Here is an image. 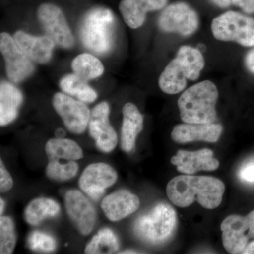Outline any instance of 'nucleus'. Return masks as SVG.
<instances>
[{
	"label": "nucleus",
	"mask_w": 254,
	"mask_h": 254,
	"mask_svg": "<svg viewBox=\"0 0 254 254\" xmlns=\"http://www.w3.org/2000/svg\"><path fill=\"white\" fill-rule=\"evenodd\" d=\"M225 184L214 177L179 175L167 185V195L179 208H187L196 200L204 208L213 210L221 204Z\"/></svg>",
	"instance_id": "nucleus-1"
},
{
	"label": "nucleus",
	"mask_w": 254,
	"mask_h": 254,
	"mask_svg": "<svg viewBox=\"0 0 254 254\" xmlns=\"http://www.w3.org/2000/svg\"><path fill=\"white\" fill-rule=\"evenodd\" d=\"M218 88L213 82L205 80L186 90L178 100L180 117L185 123H213L217 120L215 107Z\"/></svg>",
	"instance_id": "nucleus-2"
},
{
	"label": "nucleus",
	"mask_w": 254,
	"mask_h": 254,
	"mask_svg": "<svg viewBox=\"0 0 254 254\" xmlns=\"http://www.w3.org/2000/svg\"><path fill=\"white\" fill-rule=\"evenodd\" d=\"M203 55L196 48L182 46L176 58L165 67L159 78V86L167 94H177L185 89L187 81H195L204 67Z\"/></svg>",
	"instance_id": "nucleus-3"
},
{
	"label": "nucleus",
	"mask_w": 254,
	"mask_h": 254,
	"mask_svg": "<svg viewBox=\"0 0 254 254\" xmlns=\"http://www.w3.org/2000/svg\"><path fill=\"white\" fill-rule=\"evenodd\" d=\"M115 17L110 10L95 8L88 11L80 26L83 46L98 55L109 53L114 43Z\"/></svg>",
	"instance_id": "nucleus-4"
},
{
	"label": "nucleus",
	"mask_w": 254,
	"mask_h": 254,
	"mask_svg": "<svg viewBox=\"0 0 254 254\" xmlns=\"http://www.w3.org/2000/svg\"><path fill=\"white\" fill-rule=\"evenodd\" d=\"M177 225V215L171 205H155L148 213L136 219L133 231L141 240L150 245H161L172 236Z\"/></svg>",
	"instance_id": "nucleus-5"
},
{
	"label": "nucleus",
	"mask_w": 254,
	"mask_h": 254,
	"mask_svg": "<svg viewBox=\"0 0 254 254\" xmlns=\"http://www.w3.org/2000/svg\"><path fill=\"white\" fill-rule=\"evenodd\" d=\"M211 31L217 40L232 41L245 47L254 46V19L235 11H227L212 21Z\"/></svg>",
	"instance_id": "nucleus-6"
},
{
	"label": "nucleus",
	"mask_w": 254,
	"mask_h": 254,
	"mask_svg": "<svg viewBox=\"0 0 254 254\" xmlns=\"http://www.w3.org/2000/svg\"><path fill=\"white\" fill-rule=\"evenodd\" d=\"M222 245L230 254H243L249 240L254 238V210L247 216L232 215L222 221Z\"/></svg>",
	"instance_id": "nucleus-7"
},
{
	"label": "nucleus",
	"mask_w": 254,
	"mask_h": 254,
	"mask_svg": "<svg viewBox=\"0 0 254 254\" xmlns=\"http://www.w3.org/2000/svg\"><path fill=\"white\" fill-rule=\"evenodd\" d=\"M159 27L168 33H178L182 36L193 34L199 25L198 14L183 2L169 5L158 19Z\"/></svg>",
	"instance_id": "nucleus-8"
},
{
	"label": "nucleus",
	"mask_w": 254,
	"mask_h": 254,
	"mask_svg": "<svg viewBox=\"0 0 254 254\" xmlns=\"http://www.w3.org/2000/svg\"><path fill=\"white\" fill-rule=\"evenodd\" d=\"M38 18L46 36L55 44L68 49L74 45V38L62 10L55 5L43 4L38 10Z\"/></svg>",
	"instance_id": "nucleus-9"
},
{
	"label": "nucleus",
	"mask_w": 254,
	"mask_h": 254,
	"mask_svg": "<svg viewBox=\"0 0 254 254\" xmlns=\"http://www.w3.org/2000/svg\"><path fill=\"white\" fill-rule=\"evenodd\" d=\"M0 50L6 63L8 78L19 83L31 76L35 67L31 59L18 48L14 38L6 33L0 35Z\"/></svg>",
	"instance_id": "nucleus-10"
},
{
	"label": "nucleus",
	"mask_w": 254,
	"mask_h": 254,
	"mask_svg": "<svg viewBox=\"0 0 254 254\" xmlns=\"http://www.w3.org/2000/svg\"><path fill=\"white\" fill-rule=\"evenodd\" d=\"M53 105L70 131L83 133L89 123L91 111L81 100H76L62 93L53 97Z\"/></svg>",
	"instance_id": "nucleus-11"
},
{
	"label": "nucleus",
	"mask_w": 254,
	"mask_h": 254,
	"mask_svg": "<svg viewBox=\"0 0 254 254\" xmlns=\"http://www.w3.org/2000/svg\"><path fill=\"white\" fill-rule=\"evenodd\" d=\"M109 115V105L103 102L92 110L88 123L90 135L98 149L105 153L113 151L118 141L116 132L110 125Z\"/></svg>",
	"instance_id": "nucleus-12"
},
{
	"label": "nucleus",
	"mask_w": 254,
	"mask_h": 254,
	"mask_svg": "<svg viewBox=\"0 0 254 254\" xmlns=\"http://www.w3.org/2000/svg\"><path fill=\"white\" fill-rule=\"evenodd\" d=\"M118 180V174L106 163H93L88 165L79 180L81 190L91 199L98 201L105 190L113 186Z\"/></svg>",
	"instance_id": "nucleus-13"
},
{
	"label": "nucleus",
	"mask_w": 254,
	"mask_h": 254,
	"mask_svg": "<svg viewBox=\"0 0 254 254\" xmlns=\"http://www.w3.org/2000/svg\"><path fill=\"white\" fill-rule=\"evenodd\" d=\"M65 207L69 218L80 233H91L96 222L97 213L91 202L81 191L70 190L64 197Z\"/></svg>",
	"instance_id": "nucleus-14"
},
{
	"label": "nucleus",
	"mask_w": 254,
	"mask_h": 254,
	"mask_svg": "<svg viewBox=\"0 0 254 254\" xmlns=\"http://www.w3.org/2000/svg\"><path fill=\"white\" fill-rule=\"evenodd\" d=\"M171 163L177 170L185 175H193L199 171H215L220 166L218 160L214 158L211 150L201 149L197 151L179 150L171 158Z\"/></svg>",
	"instance_id": "nucleus-15"
},
{
	"label": "nucleus",
	"mask_w": 254,
	"mask_h": 254,
	"mask_svg": "<svg viewBox=\"0 0 254 254\" xmlns=\"http://www.w3.org/2000/svg\"><path fill=\"white\" fill-rule=\"evenodd\" d=\"M222 131L223 127L219 124L184 123L175 127L171 137L177 143L199 141L216 143L221 136Z\"/></svg>",
	"instance_id": "nucleus-16"
},
{
	"label": "nucleus",
	"mask_w": 254,
	"mask_h": 254,
	"mask_svg": "<svg viewBox=\"0 0 254 254\" xmlns=\"http://www.w3.org/2000/svg\"><path fill=\"white\" fill-rule=\"evenodd\" d=\"M140 207V200L129 190H117L107 195L101 203V208L107 218L119 221L135 213Z\"/></svg>",
	"instance_id": "nucleus-17"
},
{
	"label": "nucleus",
	"mask_w": 254,
	"mask_h": 254,
	"mask_svg": "<svg viewBox=\"0 0 254 254\" xmlns=\"http://www.w3.org/2000/svg\"><path fill=\"white\" fill-rule=\"evenodd\" d=\"M14 38L18 48L33 61L44 64L51 59L55 43L49 37H35L18 31Z\"/></svg>",
	"instance_id": "nucleus-18"
},
{
	"label": "nucleus",
	"mask_w": 254,
	"mask_h": 254,
	"mask_svg": "<svg viewBox=\"0 0 254 254\" xmlns=\"http://www.w3.org/2000/svg\"><path fill=\"white\" fill-rule=\"evenodd\" d=\"M168 0H122L120 11L125 23L136 29L144 23L148 11L163 9Z\"/></svg>",
	"instance_id": "nucleus-19"
},
{
	"label": "nucleus",
	"mask_w": 254,
	"mask_h": 254,
	"mask_svg": "<svg viewBox=\"0 0 254 254\" xmlns=\"http://www.w3.org/2000/svg\"><path fill=\"white\" fill-rule=\"evenodd\" d=\"M121 148L129 153L135 148L137 136L143 128V117L133 103H127L123 108Z\"/></svg>",
	"instance_id": "nucleus-20"
},
{
	"label": "nucleus",
	"mask_w": 254,
	"mask_h": 254,
	"mask_svg": "<svg viewBox=\"0 0 254 254\" xmlns=\"http://www.w3.org/2000/svg\"><path fill=\"white\" fill-rule=\"evenodd\" d=\"M23 95L16 87L2 81L0 86V125L5 126L12 123L18 115V108L22 103Z\"/></svg>",
	"instance_id": "nucleus-21"
},
{
	"label": "nucleus",
	"mask_w": 254,
	"mask_h": 254,
	"mask_svg": "<svg viewBox=\"0 0 254 254\" xmlns=\"http://www.w3.org/2000/svg\"><path fill=\"white\" fill-rule=\"evenodd\" d=\"M46 152L49 161H76L83 158V150L77 143L66 138H52L47 142Z\"/></svg>",
	"instance_id": "nucleus-22"
},
{
	"label": "nucleus",
	"mask_w": 254,
	"mask_h": 254,
	"mask_svg": "<svg viewBox=\"0 0 254 254\" xmlns=\"http://www.w3.org/2000/svg\"><path fill=\"white\" fill-rule=\"evenodd\" d=\"M60 211V205L48 198H38L32 200L24 212L25 220L29 225H38L47 218L56 216Z\"/></svg>",
	"instance_id": "nucleus-23"
},
{
	"label": "nucleus",
	"mask_w": 254,
	"mask_h": 254,
	"mask_svg": "<svg viewBox=\"0 0 254 254\" xmlns=\"http://www.w3.org/2000/svg\"><path fill=\"white\" fill-rule=\"evenodd\" d=\"M60 86L64 93L76 97L83 103H93L96 100V92L88 84L86 80L76 73L66 75L62 78Z\"/></svg>",
	"instance_id": "nucleus-24"
},
{
	"label": "nucleus",
	"mask_w": 254,
	"mask_h": 254,
	"mask_svg": "<svg viewBox=\"0 0 254 254\" xmlns=\"http://www.w3.org/2000/svg\"><path fill=\"white\" fill-rule=\"evenodd\" d=\"M71 67L76 74L86 81L99 77L104 72L101 62L88 53L76 57L71 63Z\"/></svg>",
	"instance_id": "nucleus-25"
},
{
	"label": "nucleus",
	"mask_w": 254,
	"mask_h": 254,
	"mask_svg": "<svg viewBox=\"0 0 254 254\" xmlns=\"http://www.w3.org/2000/svg\"><path fill=\"white\" fill-rule=\"evenodd\" d=\"M120 244L118 237L109 228L100 230L87 245L85 253L113 254L118 252Z\"/></svg>",
	"instance_id": "nucleus-26"
},
{
	"label": "nucleus",
	"mask_w": 254,
	"mask_h": 254,
	"mask_svg": "<svg viewBox=\"0 0 254 254\" xmlns=\"http://www.w3.org/2000/svg\"><path fill=\"white\" fill-rule=\"evenodd\" d=\"M78 165L75 161L61 163L60 160H51L47 165L46 175L50 179L56 181H66L76 176Z\"/></svg>",
	"instance_id": "nucleus-27"
},
{
	"label": "nucleus",
	"mask_w": 254,
	"mask_h": 254,
	"mask_svg": "<svg viewBox=\"0 0 254 254\" xmlns=\"http://www.w3.org/2000/svg\"><path fill=\"white\" fill-rule=\"evenodd\" d=\"M16 235L13 220L9 217L0 218V254H10L14 252Z\"/></svg>",
	"instance_id": "nucleus-28"
},
{
	"label": "nucleus",
	"mask_w": 254,
	"mask_h": 254,
	"mask_svg": "<svg viewBox=\"0 0 254 254\" xmlns=\"http://www.w3.org/2000/svg\"><path fill=\"white\" fill-rule=\"evenodd\" d=\"M26 245L32 251L46 253L54 252L57 247L56 241L53 237L40 231L32 232L28 235Z\"/></svg>",
	"instance_id": "nucleus-29"
},
{
	"label": "nucleus",
	"mask_w": 254,
	"mask_h": 254,
	"mask_svg": "<svg viewBox=\"0 0 254 254\" xmlns=\"http://www.w3.org/2000/svg\"><path fill=\"white\" fill-rule=\"evenodd\" d=\"M14 185L12 177L6 170L2 160L0 162V191L1 193L9 191Z\"/></svg>",
	"instance_id": "nucleus-30"
},
{
	"label": "nucleus",
	"mask_w": 254,
	"mask_h": 254,
	"mask_svg": "<svg viewBox=\"0 0 254 254\" xmlns=\"http://www.w3.org/2000/svg\"><path fill=\"white\" fill-rule=\"evenodd\" d=\"M240 177L246 182H254V163L246 165L240 171Z\"/></svg>",
	"instance_id": "nucleus-31"
},
{
	"label": "nucleus",
	"mask_w": 254,
	"mask_h": 254,
	"mask_svg": "<svg viewBox=\"0 0 254 254\" xmlns=\"http://www.w3.org/2000/svg\"><path fill=\"white\" fill-rule=\"evenodd\" d=\"M234 4L249 14H254V0H232Z\"/></svg>",
	"instance_id": "nucleus-32"
},
{
	"label": "nucleus",
	"mask_w": 254,
	"mask_h": 254,
	"mask_svg": "<svg viewBox=\"0 0 254 254\" xmlns=\"http://www.w3.org/2000/svg\"><path fill=\"white\" fill-rule=\"evenodd\" d=\"M245 64L249 71L254 73V48L249 52L246 56Z\"/></svg>",
	"instance_id": "nucleus-33"
},
{
	"label": "nucleus",
	"mask_w": 254,
	"mask_h": 254,
	"mask_svg": "<svg viewBox=\"0 0 254 254\" xmlns=\"http://www.w3.org/2000/svg\"><path fill=\"white\" fill-rule=\"evenodd\" d=\"M213 1L220 7L225 8L230 4L231 0H213Z\"/></svg>",
	"instance_id": "nucleus-34"
},
{
	"label": "nucleus",
	"mask_w": 254,
	"mask_h": 254,
	"mask_svg": "<svg viewBox=\"0 0 254 254\" xmlns=\"http://www.w3.org/2000/svg\"><path fill=\"white\" fill-rule=\"evenodd\" d=\"M244 254H254V241L251 242L247 246L245 251L243 252Z\"/></svg>",
	"instance_id": "nucleus-35"
},
{
	"label": "nucleus",
	"mask_w": 254,
	"mask_h": 254,
	"mask_svg": "<svg viewBox=\"0 0 254 254\" xmlns=\"http://www.w3.org/2000/svg\"><path fill=\"white\" fill-rule=\"evenodd\" d=\"M66 135V132L63 128H60L55 131V136L57 138H63Z\"/></svg>",
	"instance_id": "nucleus-36"
},
{
	"label": "nucleus",
	"mask_w": 254,
	"mask_h": 254,
	"mask_svg": "<svg viewBox=\"0 0 254 254\" xmlns=\"http://www.w3.org/2000/svg\"><path fill=\"white\" fill-rule=\"evenodd\" d=\"M4 208V201L2 198L0 199V213L2 214Z\"/></svg>",
	"instance_id": "nucleus-37"
},
{
	"label": "nucleus",
	"mask_w": 254,
	"mask_h": 254,
	"mask_svg": "<svg viewBox=\"0 0 254 254\" xmlns=\"http://www.w3.org/2000/svg\"><path fill=\"white\" fill-rule=\"evenodd\" d=\"M120 254H140V252H137L136 251L127 250L125 252H120Z\"/></svg>",
	"instance_id": "nucleus-38"
}]
</instances>
